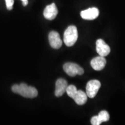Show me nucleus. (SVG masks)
I'll return each mask as SVG.
<instances>
[{
    "mask_svg": "<svg viewBox=\"0 0 125 125\" xmlns=\"http://www.w3.org/2000/svg\"><path fill=\"white\" fill-rule=\"evenodd\" d=\"M96 51L100 56L105 57L110 53V47L101 39H98L96 41Z\"/></svg>",
    "mask_w": 125,
    "mask_h": 125,
    "instance_id": "6",
    "label": "nucleus"
},
{
    "mask_svg": "<svg viewBox=\"0 0 125 125\" xmlns=\"http://www.w3.org/2000/svg\"><path fill=\"white\" fill-rule=\"evenodd\" d=\"M5 2L8 10H12L13 8L14 0H5Z\"/></svg>",
    "mask_w": 125,
    "mask_h": 125,
    "instance_id": "15",
    "label": "nucleus"
},
{
    "mask_svg": "<svg viewBox=\"0 0 125 125\" xmlns=\"http://www.w3.org/2000/svg\"><path fill=\"white\" fill-rule=\"evenodd\" d=\"M12 91L14 93L19 94L24 97L29 98H35L38 95V91L35 87L29 86L27 84L24 83L20 85H14L12 86Z\"/></svg>",
    "mask_w": 125,
    "mask_h": 125,
    "instance_id": "1",
    "label": "nucleus"
},
{
    "mask_svg": "<svg viewBox=\"0 0 125 125\" xmlns=\"http://www.w3.org/2000/svg\"><path fill=\"white\" fill-rule=\"evenodd\" d=\"M49 41L51 46L53 49H59L62 45V40H61L60 35L56 31H51L48 36Z\"/></svg>",
    "mask_w": 125,
    "mask_h": 125,
    "instance_id": "5",
    "label": "nucleus"
},
{
    "mask_svg": "<svg viewBox=\"0 0 125 125\" xmlns=\"http://www.w3.org/2000/svg\"><path fill=\"white\" fill-rule=\"evenodd\" d=\"M97 116L101 123L108 121L109 119V115L108 112L106 111H101V112H99Z\"/></svg>",
    "mask_w": 125,
    "mask_h": 125,
    "instance_id": "13",
    "label": "nucleus"
},
{
    "mask_svg": "<svg viewBox=\"0 0 125 125\" xmlns=\"http://www.w3.org/2000/svg\"><path fill=\"white\" fill-rule=\"evenodd\" d=\"M78 30L75 26H70L64 33V42L67 46H73L78 40Z\"/></svg>",
    "mask_w": 125,
    "mask_h": 125,
    "instance_id": "2",
    "label": "nucleus"
},
{
    "mask_svg": "<svg viewBox=\"0 0 125 125\" xmlns=\"http://www.w3.org/2000/svg\"><path fill=\"white\" fill-rule=\"evenodd\" d=\"M68 86V83L65 79L60 78L58 79L56 82L55 96L57 97L62 96L64 93L66 92L67 87Z\"/></svg>",
    "mask_w": 125,
    "mask_h": 125,
    "instance_id": "9",
    "label": "nucleus"
},
{
    "mask_svg": "<svg viewBox=\"0 0 125 125\" xmlns=\"http://www.w3.org/2000/svg\"><path fill=\"white\" fill-rule=\"evenodd\" d=\"M91 123L93 125H99L101 123L98 116H94L91 119Z\"/></svg>",
    "mask_w": 125,
    "mask_h": 125,
    "instance_id": "14",
    "label": "nucleus"
},
{
    "mask_svg": "<svg viewBox=\"0 0 125 125\" xmlns=\"http://www.w3.org/2000/svg\"><path fill=\"white\" fill-rule=\"evenodd\" d=\"M57 13L58 10L54 3H52V4L46 6L43 10V16L45 18L49 20L54 19Z\"/></svg>",
    "mask_w": 125,
    "mask_h": 125,
    "instance_id": "7",
    "label": "nucleus"
},
{
    "mask_svg": "<svg viewBox=\"0 0 125 125\" xmlns=\"http://www.w3.org/2000/svg\"><path fill=\"white\" fill-rule=\"evenodd\" d=\"M99 15V10L96 8H90L81 12V16L85 20H92L96 19Z\"/></svg>",
    "mask_w": 125,
    "mask_h": 125,
    "instance_id": "8",
    "label": "nucleus"
},
{
    "mask_svg": "<svg viewBox=\"0 0 125 125\" xmlns=\"http://www.w3.org/2000/svg\"><path fill=\"white\" fill-rule=\"evenodd\" d=\"M77 89H76V87L74 85H68V86L67 87L66 92L67 93V95L72 98H74V97L76 92H77Z\"/></svg>",
    "mask_w": 125,
    "mask_h": 125,
    "instance_id": "12",
    "label": "nucleus"
},
{
    "mask_svg": "<svg viewBox=\"0 0 125 125\" xmlns=\"http://www.w3.org/2000/svg\"><path fill=\"white\" fill-rule=\"evenodd\" d=\"M64 71L70 76H75L76 75H82L84 70L77 64L73 62H67L63 66Z\"/></svg>",
    "mask_w": 125,
    "mask_h": 125,
    "instance_id": "3",
    "label": "nucleus"
},
{
    "mask_svg": "<svg viewBox=\"0 0 125 125\" xmlns=\"http://www.w3.org/2000/svg\"><path fill=\"white\" fill-rule=\"evenodd\" d=\"M107 63V61L105 57L98 56L93 59L90 62V64L92 68L96 71H100L104 68Z\"/></svg>",
    "mask_w": 125,
    "mask_h": 125,
    "instance_id": "10",
    "label": "nucleus"
},
{
    "mask_svg": "<svg viewBox=\"0 0 125 125\" xmlns=\"http://www.w3.org/2000/svg\"><path fill=\"white\" fill-rule=\"evenodd\" d=\"M73 99L74 100L75 102L78 105H82L86 103L87 100V96L86 93L83 92L82 90H77V92L76 93Z\"/></svg>",
    "mask_w": 125,
    "mask_h": 125,
    "instance_id": "11",
    "label": "nucleus"
},
{
    "mask_svg": "<svg viewBox=\"0 0 125 125\" xmlns=\"http://www.w3.org/2000/svg\"><path fill=\"white\" fill-rule=\"evenodd\" d=\"M101 87V83L98 80H91L86 85V94L89 98H94Z\"/></svg>",
    "mask_w": 125,
    "mask_h": 125,
    "instance_id": "4",
    "label": "nucleus"
},
{
    "mask_svg": "<svg viewBox=\"0 0 125 125\" xmlns=\"http://www.w3.org/2000/svg\"><path fill=\"white\" fill-rule=\"evenodd\" d=\"M21 1H22V3H23V5L24 7H26V5H28V0H21Z\"/></svg>",
    "mask_w": 125,
    "mask_h": 125,
    "instance_id": "16",
    "label": "nucleus"
}]
</instances>
